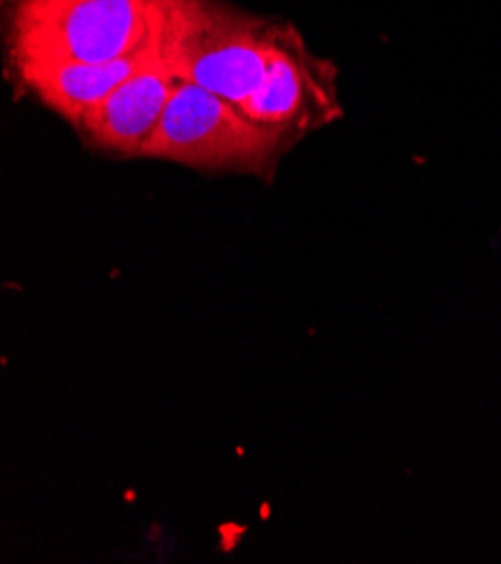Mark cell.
Wrapping results in <instances>:
<instances>
[{"label": "cell", "mask_w": 501, "mask_h": 564, "mask_svg": "<svg viewBox=\"0 0 501 564\" xmlns=\"http://www.w3.org/2000/svg\"><path fill=\"white\" fill-rule=\"evenodd\" d=\"M288 23L248 17L216 0H166L164 34L176 73L243 108L259 93Z\"/></svg>", "instance_id": "cell-1"}, {"label": "cell", "mask_w": 501, "mask_h": 564, "mask_svg": "<svg viewBox=\"0 0 501 564\" xmlns=\"http://www.w3.org/2000/svg\"><path fill=\"white\" fill-rule=\"evenodd\" d=\"M166 0H10V56L118 62L146 47Z\"/></svg>", "instance_id": "cell-2"}, {"label": "cell", "mask_w": 501, "mask_h": 564, "mask_svg": "<svg viewBox=\"0 0 501 564\" xmlns=\"http://www.w3.org/2000/svg\"><path fill=\"white\" fill-rule=\"evenodd\" d=\"M286 138L192 82H181L140 158L172 160L196 169L263 172Z\"/></svg>", "instance_id": "cell-3"}, {"label": "cell", "mask_w": 501, "mask_h": 564, "mask_svg": "<svg viewBox=\"0 0 501 564\" xmlns=\"http://www.w3.org/2000/svg\"><path fill=\"white\" fill-rule=\"evenodd\" d=\"M257 124L286 135H304L340 116L336 73L317 59L288 25L268 79L241 108Z\"/></svg>", "instance_id": "cell-4"}, {"label": "cell", "mask_w": 501, "mask_h": 564, "mask_svg": "<svg viewBox=\"0 0 501 564\" xmlns=\"http://www.w3.org/2000/svg\"><path fill=\"white\" fill-rule=\"evenodd\" d=\"M181 82L183 77L176 73L166 47L162 21L160 47L153 59L110 93L77 129L90 147L120 155H140Z\"/></svg>", "instance_id": "cell-5"}, {"label": "cell", "mask_w": 501, "mask_h": 564, "mask_svg": "<svg viewBox=\"0 0 501 564\" xmlns=\"http://www.w3.org/2000/svg\"><path fill=\"white\" fill-rule=\"evenodd\" d=\"M160 36L162 23L146 47L106 64L57 59V56H10V62L23 88L79 127L110 93L153 59Z\"/></svg>", "instance_id": "cell-6"}]
</instances>
